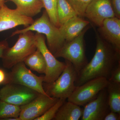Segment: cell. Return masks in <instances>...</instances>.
Returning a JSON list of instances; mask_svg holds the SVG:
<instances>
[{
	"instance_id": "1",
	"label": "cell",
	"mask_w": 120,
	"mask_h": 120,
	"mask_svg": "<svg viewBox=\"0 0 120 120\" xmlns=\"http://www.w3.org/2000/svg\"><path fill=\"white\" fill-rule=\"evenodd\" d=\"M120 54L97 34L94 56L77 74L76 86L95 78L104 77L109 80L112 71L120 64Z\"/></svg>"
},
{
	"instance_id": "2",
	"label": "cell",
	"mask_w": 120,
	"mask_h": 120,
	"mask_svg": "<svg viewBox=\"0 0 120 120\" xmlns=\"http://www.w3.org/2000/svg\"><path fill=\"white\" fill-rule=\"evenodd\" d=\"M29 31H35L45 35L47 39V47L53 55L65 42L60 28L57 27L51 22L45 10L41 17L34 21L28 26L22 30L15 31L11 37Z\"/></svg>"
},
{
	"instance_id": "3",
	"label": "cell",
	"mask_w": 120,
	"mask_h": 120,
	"mask_svg": "<svg viewBox=\"0 0 120 120\" xmlns=\"http://www.w3.org/2000/svg\"><path fill=\"white\" fill-rule=\"evenodd\" d=\"M19 35L15 45L5 50L1 58L3 66L5 68H11L17 63L23 62L37 49L35 34L32 31H29Z\"/></svg>"
},
{
	"instance_id": "4",
	"label": "cell",
	"mask_w": 120,
	"mask_h": 120,
	"mask_svg": "<svg viewBox=\"0 0 120 120\" xmlns=\"http://www.w3.org/2000/svg\"><path fill=\"white\" fill-rule=\"evenodd\" d=\"M65 62L66 66L60 76L52 82L46 83L44 89L50 97L66 100L76 87L75 82L77 74L71 62L65 60Z\"/></svg>"
},
{
	"instance_id": "5",
	"label": "cell",
	"mask_w": 120,
	"mask_h": 120,
	"mask_svg": "<svg viewBox=\"0 0 120 120\" xmlns=\"http://www.w3.org/2000/svg\"><path fill=\"white\" fill-rule=\"evenodd\" d=\"M87 29H84L77 37L70 41L65 42L63 46L54 54L71 62L79 74L88 63L85 53L84 36Z\"/></svg>"
},
{
	"instance_id": "6",
	"label": "cell",
	"mask_w": 120,
	"mask_h": 120,
	"mask_svg": "<svg viewBox=\"0 0 120 120\" xmlns=\"http://www.w3.org/2000/svg\"><path fill=\"white\" fill-rule=\"evenodd\" d=\"M11 68V71L7 73L6 84L12 83L22 85L39 94L48 95L43 88L44 76H38L34 74L27 68L24 62L17 63Z\"/></svg>"
},
{
	"instance_id": "7",
	"label": "cell",
	"mask_w": 120,
	"mask_h": 120,
	"mask_svg": "<svg viewBox=\"0 0 120 120\" xmlns=\"http://www.w3.org/2000/svg\"><path fill=\"white\" fill-rule=\"evenodd\" d=\"M109 80L104 77L90 80L80 86H76L68 101L84 106L97 97L102 90L106 88Z\"/></svg>"
},
{
	"instance_id": "8",
	"label": "cell",
	"mask_w": 120,
	"mask_h": 120,
	"mask_svg": "<svg viewBox=\"0 0 120 120\" xmlns=\"http://www.w3.org/2000/svg\"><path fill=\"white\" fill-rule=\"evenodd\" d=\"M34 37L37 49L42 54L46 64L43 82L47 83L52 82L62 73L66 66V63L57 60L50 51L46 44L45 35L36 33Z\"/></svg>"
},
{
	"instance_id": "9",
	"label": "cell",
	"mask_w": 120,
	"mask_h": 120,
	"mask_svg": "<svg viewBox=\"0 0 120 120\" xmlns=\"http://www.w3.org/2000/svg\"><path fill=\"white\" fill-rule=\"evenodd\" d=\"M39 93L25 86L8 83L0 90V100L21 106L31 101Z\"/></svg>"
},
{
	"instance_id": "10",
	"label": "cell",
	"mask_w": 120,
	"mask_h": 120,
	"mask_svg": "<svg viewBox=\"0 0 120 120\" xmlns=\"http://www.w3.org/2000/svg\"><path fill=\"white\" fill-rule=\"evenodd\" d=\"M59 99L39 94L29 103L20 106V120H35L45 113Z\"/></svg>"
},
{
	"instance_id": "11",
	"label": "cell",
	"mask_w": 120,
	"mask_h": 120,
	"mask_svg": "<svg viewBox=\"0 0 120 120\" xmlns=\"http://www.w3.org/2000/svg\"><path fill=\"white\" fill-rule=\"evenodd\" d=\"M106 88L94 99L84 106L82 120H103L110 111Z\"/></svg>"
},
{
	"instance_id": "12",
	"label": "cell",
	"mask_w": 120,
	"mask_h": 120,
	"mask_svg": "<svg viewBox=\"0 0 120 120\" xmlns=\"http://www.w3.org/2000/svg\"><path fill=\"white\" fill-rule=\"evenodd\" d=\"M84 17L98 27L105 19L116 17L111 0H92L86 9Z\"/></svg>"
},
{
	"instance_id": "13",
	"label": "cell",
	"mask_w": 120,
	"mask_h": 120,
	"mask_svg": "<svg viewBox=\"0 0 120 120\" xmlns=\"http://www.w3.org/2000/svg\"><path fill=\"white\" fill-rule=\"evenodd\" d=\"M34 20L32 18L21 15L4 4L0 8V32L12 29L19 26L26 27Z\"/></svg>"
},
{
	"instance_id": "14",
	"label": "cell",
	"mask_w": 120,
	"mask_h": 120,
	"mask_svg": "<svg viewBox=\"0 0 120 120\" xmlns=\"http://www.w3.org/2000/svg\"><path fill=\"white\" fill-rule=\"evenodd\" d=\"M101 37L120 53V19L114 17L105 19L99 27Z\"/></svg>"
},
{
	"instance_id": "15",
	"label": "cell",
	"mask_w": 120,
	"mask_h": 120,
	"mask_svg": "<svg viewBox=\"0 0 120 120\" xmlns=\"http://www.w3.org/2000/svg\"><path fill=\"white\" fill-rule=\"evenodd\" d=\"M89 23V21L77 15L61 26L60 29L65 42L70 41L78 36Z\"/></svg>"
},
{
	"instance_id": "16",
	"label": "cell",
	"mask_w": 120,
	"mask_h": 120,
	"mask_svg": "<svg viewBox=\"0 0 120 120\" xmlns=\"http://www.w3.org/2000/svg\"><path fill=\"white\" fill-rule=\"evenodd\" d=\"M16 6V10L21 15L31 17L40 13L44 8L42 0H8Z\"/></svg>"
},
{
	"instance_id": "17",
	"label": "cell",
	"mask_w": 120,
	"mask_h": 120,
	"mask_svg": "<svg viewBox=\"0 0 120 120\" xmlns=\"http://www.w3.org/2000/svg\"><path fill=\"white\" fill-rule=\"evenodd\" d=\"M83 109L71 102L65 101L60 107L54 120H79L82 117Z\"/></svg>"
},
{
	"instance_id": "18",
	"label": "cell",
	"mask_w": 120,
	"mask_h": 120,
	"mask_svg": "<svg viewBox=\"0 0 120 120\" xmlns=\"http://www.w3.org/2000/svg\"><path fill=\"white\" fill-rule=\"evenodd\" d=\"M25 64L32 71L45 74L46 65L42 54L38 49L28 56L24 61Z\"/></svg>"
},
{
	"instance_id": "19",
	"label": "cell",
	"mask_w": 120,
	"mask_h": 120,
	"mask_svg": "<svg viewBox=\"0 0 120 120\" xmlns=\"http://www.w3.org/2000/svg\"><path fill=\"white\" fill-rule=\"evenodd\" d=\"M106 90L110 110L120 113V84L109 81Z\"/></svg>"
},
{
	"instance_id": "20",
	"label": "cell",
	"mask_w": 120,
	"mask_h": 120,
	"mask_svg": "<svg viewBox=\"0 0 120 120\" xmlns=\"http://www.w3.org/2000/svg\"><path fill=\"white\" fill-rule=\"evenodd\" d=\"M57 13L60 27L71 18L78 15L66 0H57Z\"/></svg>"
},
{
	"instance_id": "21",
	"label": "cell",
	"mask_w": 120,
	"mask_h": 120,
	"mask_svg": "<svg viewBox=\"0 0 120 120\" xmlns=\"http://www.w3.org/2000/svg\"><path fill=\"white\" fill-rule=\"evenodd\" d=\"M20 106L7 103L0 100V120L19 117Z\"/></svg>"
},
{
	"instance_id": "22",
	"label": "cell",
	"mask_w": 120,
	"mask_h": 120,
	"mask_svg": "<svg viewBox=\"0 0 120 120\" xmlns=\"http://www.w3.org/2000/svg\"><path fill=\"white\" fill-rule=\"evenodd\" d=\"M44 8L50 21L57 27L60 28L57 13V0H42Z\"/></svg>"
},
{
	"instance_id": "23",
	"label": "cell",
	"mask_w": 120,
	"mask_h": 120,
	"mask_svg": "<svg viewBox=\"0 0 120 120\" xmlns=\"http://www.w3.org/2000/svg\"><path fill=\"white\" fill-rule=\"evenodd\" d=\"M79 16L84 17L87 6L92 0H66Z\"/></svg>"
},
{
	"instance_id": "24",
	"label": "cell",
	"mask_w": 120,
	"mask_h": 120,
	"mask_svg": "<svg viewBox=\"0 0 120 120\" xmlns=\"http://www.w3.org/2000/svg\"><path fill=\"white\" fill-rule=\"evenodd\" d=\"M65 101V100L64 99H59L45 113L35 120H53L58 109Z\"/></svg>"
},
{
	"instance_id": "25",
	"label": "cell",
	"mask_w": 120,
	"mask_h": 120,
	"mask_svg": "<svg viewBox=\"0 0 120 120\" xmlns=\"http://www.w3.org/2000/svg\"><path fill=\"white\" fill-rule=\"evenodd\" d=\"M109 81L120 84V64L112 71Z\"/></svg>"
},
{
	"instance_id": "26",
	"label": "cell",
	"mask_w": 120,
	"mask_h": 120,
	"mask_svg": "<svg viewBox=\"0 0 120 120\" xmlns=\"http://www.w3.org/2000/svg\"><path fill=\"white\" fill-rule=\"evenodd\" d=\"M111 1L115 16L120 19V0H111Z\"/></svg>"
},
{
	"instance_id": "27",
	"label": "cell",
	"mask_w": 120,
	"mask_h": 120,
	"mask_svg": "<svg viewBox=\"0 0 120 120\" xmlns=\"http://www.w3.org/2000/svg\"><path fill=\"white\" fill-rule=\"evenodd\" d=\"M120 113L110 111L107 113L103 120H120Z\"/></svg>"
},
{
	"instance_id": "28",
	"label": "cell",
	"mask_w": 120,
	"mask_h": 120,
	"mask_svg": "<svg viewBox=\"0 0 120 120\" xmlns=\"http://www.w3.org/2000/svg\"><path fill=\"white\" fill-rule=\"evenodd\" d=\"M8 47V43L6 40L0 41V58H2L5 51Z\"/></svg>"
},
{
	"instance_id": "29",
	"label": "cell",
	"mask_w": 120,
	"mask_h": 120,
	"mask_svg": "<svg viewBox=\"0 0 120 120\" xmlns=\"http://www.w3.org/2000/svg\"><path fill=\"white\" fill-rule=\"evenodd\" d=\"M7 73L3 69L0 68V85L7 83Z\"/></svg>"
},
{
	"instance_id": "30",
	"label": "cell",
	"mask_w": 120,
	"mask_h": 120,
	"mask_svg": "<svg viewBox=\"0 0 120 120\" xmlns=\"http://www.w3.org/2000/svg\"><path fill=\"white\" fill-rule=\"evenodd\" d=\"M5 1H2L1 0H0V8L2 6V5L4 4Z\"/></svg>"
},
{
	"instance_id": "31",
	"label": "cell",
	"mask_w": 120,
	"mask_h": 120,
	"mask_svg": "<svg viewBox=\"0 0 120 120\" xmlns=\"http://www.w3.org/2000/svg\"><path fill=\"white\" fill-rule=\"evenodd\" d=\"M2 1H5V0H1Z\"/></svg>"
}]
</instances>
